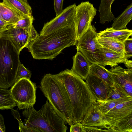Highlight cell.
I'll list each match as a JSON object with an SVG mask.
<instances>
[{
  "instance_id": "6da1fadb",
  "label": "cell",
  "mask_w": 132,
  "mask_h": 132,
  "mask_svg": "<svg viewBox=\"0 0 132 132\" xmlns=\"http://www.w3.org/2000/svg\"><path fill=\"white\" fill-rule=\"evenodd\" d=\"M77 41L75 24L46 35H39L26 48L34 59L52 60L64 48L76 45Z\"/></svg>"
},
{
  "instance_id": "7a4b0ae2",
  "label": "cell",
  "mask_w": 132,
  "mask_h": 132,
  "mask_svg": "<svg viewBox=\"0 0 132 132\" xmlns=\"http://www.w3.org/2000/svg\"><path fill=\"white\" fill-rule=\"evenodd\" d=\"M56 75L64 86L70 103L74 124L81 122L96 99L86 82L71 69Z\"/></svg>"
},
{
  "instance_id": "3957f363",
  "label": "cell",
  "mask_w": 132,
  "mask_h": 132,
  "mask_svg": "<svg viewBox=\"0 0 132 132\" xmlns=\"http://www.w3.org/2000/svg\"><path fill=\"white\" fill-rule=\"evenodd\" d=\"M40 88L49 102L66 124H74L69 99L65 88L56 75L47 74L42 79Z\"/></svg>"
},
{
  "instance_id": "277c9868",
  "label": "cell",
  "mask_w": 132,
  "mask_h": 132,
  "mask_svg": "<svg viewBox=\"0 0 132 132\" xmlns=\"http://www.w3.org/2000/svg\"><path fill=\"white\" fill-rule=\"evenodd\" d=\"M24 126L39 132H66L67 127L64 120L55 110L48 100L39 111L32 106L24 109Z\"/></svg>"
},
{
  "instance_id": "5b68a950",
  "label": "cell",
  "mask_w": 132,
  "mask_h": 132,
  "mask_svg": "<svg viewBox=\"0 0 132 132\" xmlns=\"http://www.w3.org/2000/svg\"><path fill=\"white\" fill-rule=\"evenodd\" d=\"M18 51L9 40L0 37V88L7 89L16 82L21 62Z\"/></svg>"
},
{
  "instance_id": "8992f818",
  "label": "cell",
  "mask_w": 132,
  "mask_h": 132,
  "mask_svg": "<svg viewBox=\"0 0 132 132\" xmlns=\"http://www.w3.org/2000/svg\"><path fill=\"white\" fill-rule=\"evenodd\" d=\"M104 115L113 132H132V99L118 104Z\"/></svg>"
},
{
  "instance_id": "52a82bcc",
  "label": "cell",
  "mask_w": 132,
  "mask_h": 132,
  "mask_svg": "<svg viewBox=\"0 0 132 132\" xmlns=\"http://www.w3.org/2000/svg\"><path fill=\"white\" fill-rule=\"evenodd\" d=\"M97 34L94 26L77 41V51L80 52L92 64H97L105 66L104 60L102 46L97 39Z\"/></svg>"
},
{
  "instance_id": "ba28073f",
  "label": "cell",
  "mask_w": 132,
  "mask_h": 132,
  "mask_svg": "<svg viewBox=\"0 0 132 132\" xmlns=\"http://www.w3.org/2000/svg\"><path fill=\"white\" fill-rule=\"evenodd\" d=\"M36 84L25 78L16 81L10 89L18 108L23 109L34 106L36 102Z\"/></svg>"
},
{
  "instance_id": "9c48e42d",
  "label": "cell",
  "mask_w": 132,
  "mask_h": 132,
  "mask_svg": "<svg viewBox=\"0 0 132 132\" xmlns=\"http://www.w3.org/2000/svg\"><path fill=\"white\" fill-rule=\"evenodd\" d=\"M97 11L88 1L82 2L76 6L75 22L77 41L92 26Z\"/></svg>"
},
{
  "instance_id": "30bf717a",
  "label": "cell",
  "mask_w": 132,
  "mask_h": 132,
  "mask_svg": "<svg viewBox=\"0 0 132 132\" xmlns=\"http://www.w3.org/2000/svg\"><path fill=\"white\" fill-rule=\"evenodd\" d=\"M76 6L75 3L69 6L55 18L45 23L39 35H46L65 27L75 24Z\"/></svg>"
},
{
  "instance_id": "8fae6325",
  "label": "cell",
  "mask_w": 132,
  "mask_h": 132,
  "mask_svg": "<svg viewBox=\"0 0 132 132\" xmlns=\"http://www.w3.org/2000/svg\"><path fill=\"white\" fill-rule=\"evenodd\" d=\"M32 27L29 28L24 29L14 28L11 25H9L6 30L0 33V37L10 41L20 54L23 48L26 47L31 42Z\"/></svg>"
},
{
  "instance_id": "7c38bea8",
  "label": "cell",
  "mask_w": 132,
  "mask_h": 132,
  "mask_svg": "<svg viewBox=\"0 0 132 132\" xmlns=\"http://www.w3.org/2000/svg\"><path fill=\"white\" fill-rule=\"evenodd\" d=\"M115 82L120 85L132 96V70L124 69L119 65L108 70Z\"/></svg>"
},
{
  "instance_id": "4fadbf2b",
  "label": "cell",
  "mask_w": 132,
  "mask_h": 132,
  "mask_svg": "<svg viewBox=\"0 0 132 132\" xmlns=\"http://www.w3.org/2000/svg\"><path fill=\"white\" fill-rule=\"evenodd\" d=\"M96 100H106L108 96L111 87L98 77L89 73L86 80Z\"/></svg>"
},
{
  "instance_id": "5bb4252c",
  "label": "cell",
  "mask_w": 132,
  "mask_h": 132,
  "mask_svg": "<svg viewBox=\"0 0 132 132\" xmlns=\"http://www.w3.org/2000/svg\"><path fill=\"white\" fill-rule=\"evenodd\" d=\"M81 123L84 126H106L109 127L104 115L95 104L88 109Z\"/></svg>"
},
{
  "instance_id": "9a60e30c",
  "label": "cell",
  "mask_w": 132,
  "mask_h": 132,
  "mask_svg": "<svg viewBox=\"0 0 132 132\" xmlns=\"http://www.w3.org/2000/svg\"><path fill=\"white\" fill-rule=\"evenodd\" d=\"M71 70L83 80H86L90 73L91 64L85 57L79 51L72 57Z\"/></svg>"
},
{
  "instance_id": "2e32d148",
  "label": "cell",
  "mask_w": 132,
  "mask_h": 132,
  "mask_svg": "<svg viewBox=\"0 0 132 132\" xmlns=\"http://www.w3.org/2000/svg\"><path fill=\"white\" fill-rule=\"evenodd\" d=\"M132 30L127 29L115 30L111 27L107 28L97 34V37L106 38L124 43L126 40L131 36Z\"/></svg>"
},
{
  "instance_id": "e0dca14e",
  "label": "cell",
  "mask_w": 132,
  "mask_h": 132,
  "mask_svg": "<svg viewBox=\"0 0 132 132\" xmlns=\"http://www.w3.org/2000/svg\"><path fill=\"white\" fill-rule=\"evenodd\" d=\"M0 12L3 20L7 23L8 26L15 24L20 20L27 16L3 2H0Z\"/></svg>"
},
{
  "instance_id": "ac0fdd59",
  "label": "cell",
  "mask_w": 132,
  "mask_h": 132,
  "mask_svg": "<svg viewBox=\"0 0 132 132\" xmlns=\"http://www.w3.org/2000/svg\"><path fill=\"white\" fill-rule=\"evenodd\" d=\"M102 49L105 66L109 65L112 68L119 63H123L128 59L124 53L114 51L106 47H102Z\"/></svg>"
},
{
  "instance_id": "d6986e66",
  "label": "cell",
  "mask_w": 132,
  "mask_h": 132,
  "mask_svg": "<svg viewBox=\"0 0 132 132\" xmlns=\"http://www.w3.org/2000/svg\"><path fill=\"white\" fill-rule=\"evenodd\" d=\"M115 0H101L98 10L100 13V22L102 24L114 20V16L111 11V6Z\"/></svg>"
},
{
  "instance_id": "ffe728a7",
  "label": "cell",
  "mask_w": 132,
  "mask_h": 132,
  "mask_svg": "<svg viewBox=\"0 0 132 132\" xmlns=\"http://www.w3.org/2000/svg\"><path fill=\"white\" fill-rule=\"evenodd\" d=\"M132 19V3L128 6L124 11L115 18L111 27L114 30L126 28V25Z\"/></svg>"
},
{
  "instance_id": "44dd1931",
  "label": "cell",
  "mask_w": 132,
  "mask_h": 132,
  "mask_svg": "<svg viewBox=\"0 0 132 132\" xmlns=\"http://www.w3.org/2000/svg\"><path fill=\"white\" fill-rule=\"evenodd\" d=\"M132 99V96H130L117 99L105 100H96L95 104L102 113L104 115L118 104Z\"/></svg>"
},
{
  "instance_id": "7402d4cb",
  "label": "cell",
  "mask_w": 132,
  "mask_h": 132,
  "mask_svg": "<svg viewBox=\"0 0 132 132\" xmlns=\"http://www.w3.org/2000/svg\"><path fill=\"white\" fill-rule=\"evenodd\" d=\"M3 2L26 16L32 14L31 8L27 0H3Z\"/></svg>"
},
{
  "instance_id": "603a6c76",
  "label": "cell",
  "mask_w": 132,
  "mask_h": 132,
  "mask_svg": "<svg viewBox=\"0 0 132 132\" xmlns=\"http://www.w3.org/2000/svg\"><path fill=\"white\" fill-rule=\"evenodd\" d=\"M89 73L100 77L110 86L114 84V81L107 69L102 65L97 64H91Z\"/></svg>"
},
{
  "instance_id": "cb8c5ba5",
  "label": "cell",
  "mask_w": 132,
  "mask_h": 132,
  "mask_svg": "<svg viewBox=\"0 0 132 132\" xmlns=\"http://www.w3.org/2000/svg\"><path fill=\"white\" fill-rule=\"evenodd\" d=\"M16 106L10 90L0 88V110L11 109Z\"/></svg>"
},
{
  "instance_id": "d4e9b609",
  "label": "cell",
  "mask_w": 132,
  "mask_h": 132,
  "mask_svg": "<svg viewBox=\"0 0 132 132\" xmlns=\"http://www.w3.org/2000/svg\"><path fill=\"white\" fill-rule=\"evenodd\" d=\"M97 40L103 47H106L114 51L125 54L124 44L106 38L97 37Z\"/></svg>"
},
{
  "instance_id": "484cf974",
  "label": "cell",
  "mask_w": 132,
  "mask_h": 132,
  "mask_svg": "<svg viewBox=\"0 0 132 132\" xmlns=\"http://www.w3.org/2000/svg\"><path fill=\"white\" fill-rule=\"evenodd\" d=\"M131 96L129 95L120 85L114 82L111 87L108 96L106 100L117 99Z\"/></svg>"
},
{
  "instance_id": "4316f807",
  "label": "cell",
  "mask_w": 132,
  "mask_h": 132,
  "mask_svg": "<svg viewBox=\"0 0 132 132\" xmlns=\"http://www.w3.org/2000/svg\"><path fill=\"white\" fill-rule=\"evenodd\" d=\"M34 20V19L32 14L26 16L11 26L14 28H29L33 26V22Z\"/></svg>"
},
{
  "instance_id": "83f0119b",
  "label": "cell",
  "mask_w": 132,
  "mask_h": 132,
  "mask_svg": "<svg viewBox=\"0 0 132 132\" xmlns=\"http://www.w3.org/2000/svg\"><path fill=\"white\" fill-rule=\"evenodd\" d=\"M31 75L30 71L26 68L20 62L19 65L16 73V81L23 78L30 80Z\"/></svg>"
},
{
  "instance_id": "f1b7e54d",
  "label": "cell",
  "mask_w": 132,
  "mask_h": 132,
  "mask_svg": "<svg viewBox=\"0 0 132 132\" xmlns=\"http://www.w3.org/2000/svg\"><path fill=\"white\" fill-rule=\"evenodd\" d=\"M83 132H113L109 127L106 126H83Z\"/></svg>"
},
{
  "instance_id": "f546056e",
  "label": "cell",
  "mask_w": 132,
  "mask_h": 132,
  "mask_svg": "<svg viewBox=\"0 0 132 132\" xmlns=\"http://www.w3.org/2000/svg\"><path fill=\"white\" fill-rule=\"evenodd\" d=\"M125 55L127 59L132 56V38H128L124 44Z\"/></svg>"
},
{
  "instance_id": "4dcf8cb0",
  "label": "cell",
  "mask_w": 132,
  "mask_h": 132,
  "mask_svg": "<svg viewBox=\"0 0 132 132\" xmlns=\"http://www.w3.org/2000/svg\"><path fill=\"white\" fill-rule=\"evenodd\" d=\"M63 0H54V9L56 16L60 13L63 11Z\"/></svg>"
},
{
  "instance_id": "1f68e13d",
  "label": "cell",
  "mask_w": 132,
  "mask_h": 132,
  "mask_svg": "<svg viewBox=\"0 0 132 132\" xmlns=\"http://www.w3.org/2000/svg\"><path fill=\"white\" fill-rule=\"evenodd\" d=\"M70 132H83V125L81 122L77 123L70 126Z\"/></svg>"
},
{
  "instance_id": "d6a6232c",
  "label": "cell",
  "mask_w": 132,
  "mask_h": 132,
  "mask_svg": "<svg viewBox=\"0 0 132 132\" xmlns=\"http://www.w3.org/2000/svg\"><path fill=\"white\" fill-rule=\"evenodd\" d=\"M19 128L20 132H39L38 131L35 129L25 126L24 125L19 126Z\"/></svg>"
},
{
  "instance_id": "836d02e7",
  "label": "cell",
  "mask_w": 132,
  "mask_h": 132,
  "mask_svg": "<svg viewBox=\"0 0 132 132\" xmlns=\"http://www.w3.org/2000/svg\"><path fill=\"white\" fill-rule=\"evenodd\" d=\"M11 110L12 114L15 118L18 120L19 125L23 124L20 118V114L18 111L17 110H14L13 109Z\"/></svg>"
},
{
  "instance_id": "e575fe53",
  "label": "cell",
  "mask_w": 132,
  "mask_h": 132,
  "mask_svg": "<svg viewBox=\"0 0 132 132\" xmlns=\"http://www.w3.org/2000/svg\"><path fill=\"white\" fill-rule=\"evenodd\" d=\"M8 26L5 21L0 19V33L6 30Z\"/></svg>"
},
{
  "instance_id": "d590c367",
  "label": "cell",
  "mask_w": 132,
  "mask_h": 132,
  "mask_svg": "<svg viewBox=\"0 0 132 132\" xmlns=\"http://www.w3.org/2000/svg\"><path fill=\"white\" fill-rule=\"evenodd\" d=\"M5 127L4 123V120L3 116L0 113V132H5Z\"/></svg>"
},
{
  "instance_id": "8d00e7d4",
  "label": "cell",
  "mask_w": 132,
  "mask_h": 132,
  "mask_svg": "<svg viewBox=\"0 0 132 132\" xmlns=\"http://www.w3.org/2000/svg\"><path fill=\"white\" fill-rule=\"evenodd\" d=\"M127 69L132 70V61L127 59L123 63Z\"/></svg>"
},
{
  "instance_id": "74e56055",
  "label": "cell",
  "mask_w": 132,
  "mask_h": 132,
  "mask_svg": "<svg viewBox=\"0 0 132 132\" xmlns=\"http://www.w3.org/2000/svg\"><path fill=\"white\" fill-rule=\"evenodd\" d=\"M0 19L3 20V19L2 16H1L0 12Z\"/></svg>"
}]
</instances>
